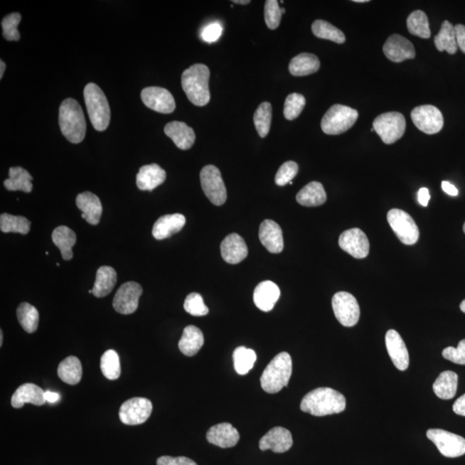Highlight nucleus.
Masks as SVG:
<instances>
[{
  "label": "nucleus",
  "instance_id": "37",
  "mask_svg": "<svg viewBox=\"0 0 465 465\" xmlns=\"http://www.w3.org/2000/svg\"><path fill=\"white\" fill-rule=\"evenodd\" d=\"M434 43L439 52L447 51L450 55H455L458 51L454 26L447 20L443 22L439 34L435 36Z\"/></svg>",
  "mask_w": 465,
  "mask_h": 465
},
{
  "label": "nucleus",
  "instance_id": "26",
  "mask_svg": "<svg viewBox=\"0 0 465 465\" xmlns=\"http://www.w3.org/2000/svg\"><path fill=\"white\" fill-rule=\"evenodd\" d=\"M280 297V289L275 283L272 281H264L261 282L255 289L254 301L257 308L264 312H269L274 308V306Z\"/></svg>",
  "mask_w": 465,
  "mask_h": 465
},
{
  "label": "nucleus",
  "instance_id": "61",
  "mask_svg": "<svg viewBox=\"0 0 465 465\" xmlns=\"http://www.w3.org/2000/svg\"><path fill=\"white\" fill-rule=\"evenodd\" d=\"M3 332L2 330L0 331V346H2L3 345Z\"/></svg>",
  "mask_w": 465,
  "mask_h": 465
},
{
  "label": "nucleus",
  "instance_id": "18",
  "mask_svg": "<svg viewBox=\"0 0 465 465\" xmlns=\"http://www.w3.org/2000/svg\"><path fill=\"white\" fill-rule=\"evenodd\" d=\"M292 444L291 432L287 428L277 427L261 438L259 447L261 451L271 450L275 454H284L292 448Z\"/></svg>",
  "mask_w": 465,
  "mask_h": 465
},
{
  "label": "nucleus",
  "instance_id": "51",
  "mask_svg": "<svg viewBox=\"0 0 465 465\" xmlns=\"http://www.w3.org/2000/svg\"><path fill=\"white\" fill-rule=\"evenodd\" d=\"M223 26L218 22L208 24L203 28L201 36L206 43H215L220 38L223 33Z\"/></svg>",
  "mask_w": 465,
  "mask_h": 465
},
{
  "label": "nucleus",
  "instance_id": "43",
  "mask_svg": "<svg viewBox=\"0 0 465 465\" xmlns=\"http://www.w3.org/2000/svg\"><path fill=\"white\" fill-rule=\"evenodd\" d=\"M100 368L104 376L109 380H117L121 375L119 355L114 350H108L103 354Z\"/></svg>",
  "mask_w": 465,
  "mask_h": 465
},
{
  "label": "nucleus",
  "instance_id": "11",
  "mask_svg": "<svg viewBox=\"0 0 465 465\" xmlns=\"http://www.w3.org/2000/svg\"><path fill=\"white\" fill-rule=\"evenodd\" d=\"M427 436L447 458H459L465 454V439L462 436L442 429H429Z\"/></svg>",
  "mask_w": 465,
  "mask_h": 465
},
{
  "label": "nucleus",
  "instance_id": "49",
  "mask_svg": "<svg viewBox=\"0 0 465 465\" xmlns=\"http://www.w3.org/2000/svg\"><path fill=\"white\" fill-rule=\"evenodd\" d=\"M299 165L294 161L284 162L282 166L279 167V171L276 174L275 183L277 186H287L292 181V179L296 176L299 173Z\"/></svg>",
  "mask_w": 465,
  "mask_h": 465
},
{
  "label": "nucleus",
  "instance_id": "52",
  "mask_svg": "<svg viewBox=\"0 0 465 465\" xmlns=\"http://www.w3.org/2000/svg\"><path fill=\"white\" fill-rule=\"evenodd\" d=\"M157 465H198L194 462L193 460H191L186 456H163L161 458L157 459Z\"/></svg>",
  "mask_w": 465,
  "mask_h": 465
},
{
  "label": "nucleus",
  "instance_id": "40",
  "mask_svg": "<svg viewBox=\"0 0 465 465\" xmlns=\"http://www.w3.org/2000/svg\"><path fill=\"white\" fill-rule=\"evenodd\" d=\"M31 223L21 215L4 213L0 215V230L3 232H18L27 235L31 230Z\"/></svg>",
  "mask_w": 465,
  "mask_h": 465
},
{
  "label": "nucleus",
  "instance_id": "25",
  "mask_svg": "<svg viewBox=\"0 0 465 465\" xmlns=\"http://www.w3.org/2000/svg\"><path fill=\"white\" fill-rule=\"evenodd\" d=\"M164 132L167 137L172 139L174 144L179 149H190L194 144L196 140L194 130L185 122H171L166 125Z\"/></svg>",
  "mask_w": 465,
  "mask_h": 465
},
{
  "label": "nucleus",
  "instance_id": "10",
  "mask_svg": "<svg viewBox=\"0 0 465 465\" xmlns=\"http://www.w3.org/2000/svg\"><path fill=\"white\" fill-rule=\"evenodd\" d=\"M332 306L334 316L344 327H353L358 324L360 316V305L352 294L345 292L334 294Z\"/></svg>",
  "mask_w": 465,
  "mask_h": 465
},
{
  "label": "nucleus",
  "instance_id": "27",
  "mask_svg": "<svg viewBox=\"0 0 465 465\" xmlns=\"http://www.w3.org/2000/svg\"><path fill=\"white\" fill-rule=\"evenodd\" d=\"M185 215L182 214L166 215L155 222L152 234L156 240H164L177 234L186 224Z\"/></svg>",
  "mask_w": 465,
  "mask_h": 465
},
{
  "label": "nucleus",
  "instance_id": "30",
  "mask_svg": "<svg viewBox=\"0 0 465 465\" xmlns=\"http://www.w3.org/2000/svg\"><path fill=\"white\" fill-rule=\"evenodd\" d=\"M296 201L305 207L321 206L327 201V194L321 183L313 181L297 193Z\"/></svg>",
  "mask_w": 465,
  "mask_h": 465
},
{
  "label": "nucleus",
  "instance_id": "62",
  "mask_svg": "<svg viewBox=\"0 0 465 465\" xmlns=\"http://www.w3.org/2000/svg\"><path fill=\"white\" fill-rule=\"evenodd\" d=\"M353 2H356V3H366V2H369V1H368V0H354Z\"/></svg>",
  "mask_w": 465,
  "mask_h": 465
},
{
  "label": "nucleus",
  "instance_id": "48",
  "mask_svg": "<svg viewBox=\"0 0 465 465\" xmlns=\"http://www.w3.org/2000/svg\"><path fill=\"white\" fill-rule=\"evenodd\" d=\"M282 14L279 1H277V0H267L266 1V5H264V20H266L269 28L275 30L279 26Z\"/></svg>",
  "mask_w": 465,
  "mask_h": 465
},
{
  "label": "nucleus",
  "instance_id": "1",
  "mask_svg": "<svg viewBox=\"0 0 465 465\" xmlns=\"http://www.w3.org/2000/svg\"><path fill=\"white\" fill-rule=\"evenodd\" d=\"M343 395L331 388H317L301 400L300 409L314 416L340 414L346 410Z\"/></svg>",
  "mask_w": 465,
  "mask_h": 465
},
{
  "label": "nucleus",
  "instance_id": "5",
  "mask_svg": "<svg viewBox=\"0 0 465 465\" xmlns=\"http://www.w3.org/2000/svg\"><path fill=\"white\" fill-rule=\"evenodd\" d=\"M84 97L90 120L97 132H104L111 121V109L107 97L100 87L89 83L84 89Z\"/></svg>",
  "mask_w": 465,
  "mask_h": 465
},
{
  "label": "nucleus",
  "instance_id": "24",
  "mask_svg": "<svg viewBox=\"0 0 465 465\" xmlns=\"http://www.w3.org/2000/svg\"><path fill=\"white\" fill-rule=\"evenodd\" d=\"M76 205L82 211L81 218L91 225L99 224L103 208H102L100 199L97 198V196L90 191H85L77 196Z\"/></svg>",
  "mask_w": 465,
  "mask_h": 465
},
{
  "label": "nucleus",
  "instance_id": "47",
  "mask_svg": "<svg viewBox=\"0 0 465 465\" xmlns=\"http://www.w3.org/2000/svg\"><path fill=\"white\" fill-rule=\"evenodd\" d=\"M21 15L18 12H14V14L7 15L2 20L3 36L7 41H18L20 39L18 26L21 22Z\"/></svg>",
  "mask_w": 465,
  "mask_h": 465
},
{
  "label": "nucleus",
  "instance_id": "53",
  "mask_svg": "<svg viewBox=\"0 0 465 465\" xmlns=\"http://www.w3.org/2000/svg\"><path fill=\"white\" fill-rule=\"evenodd\" d=\"M456 32V43L460 50L465 54V26L464 24H456L454 26Z\"/></svg>",
  "mask_w": 465,
  "mask_h": 465
},
{
  "label": "nucleus",
  "instance_id": "4",
  "mask_svg": "<svg viewBox=\"0 0 465 465\" xmlns=\"http://www.w3.org/2000/svg\"><path fill=\"white\" fill-rule=\"evenodd\" d=\"M292 374V360L288 353L277 354L269 363L260 378L262 389L269 394L279 392L288 385Z\"/></svg>",
  "mask_w": 465,
  "mask_h": 465
},
{
  "label": "nucleus",
  "instance_id": "36",
  "mask_svg": "<svg viewBox=\"0 0 465 465\" xmlns=\"http://www.w3.org/2000/svg\"><path fill=\"white\" fill-rule=\"evenodd\" d=\"M57 374L68 385H76L82 378L81 362L75 356H69L60 363Z\"/></svg>",
  "mask_w": 465,
  "mask_h": 465
},
{
  "label": "nucleus",
  "instance_id": "56",
  "mask_svg": "<svg viewBox=\"0 0 465 465\" xmlns=\"http://www.w3.org/2000/svg\"><path fill=\"white\" fill-rule=\"evenodd\" d=\"M442 189L448 195L451 196V197H456L459 195V190L456 189V187L454 185H451V183L447 181H443L442 183Z\"/></svg>",
  "mask_w": 465,
  "mask_h": 465
},
{
  "label": "nucleus",
  "instance_id": "17",
  "mask_svg": "<svg viewBox=\"0 0 465 465\" xmlns=\"http://www.w3.org/2000/svg\"><path fill=\"white\" fill-rule=\"evenodd\" d=\"M387 58L393 63H402L406 60L414 59L415 50L413 43L401 35L390 36L383 48Z\"/></svg>",
  "mask_w": 465,
  "mask_h": 465
},
{
  "label": "nucleus",
  "instance_id": "46",
  "mask_svg": "<svg viewBox=\"0 0 465 465\" xmlns=\"http://www.w3.org/2000/svg\"><path fill=\"white\" fill-rule=\"evenodd\" d=\"M183 309L193 316H205L209 313V308L203 301V297L198 293H191L187 296Z\"/></svg>",
  "mask_w": 465,
  "mask_h": 465
},
{
  "label": "nucleus",
  "instance_id": "34",
  "mask_svg": "<svg viewBox=\"0 0 465 465\" xmlns=\"http://www.w3.org/2000/svg\"><path fill=\"white\" fill-rule=\"evenodd\" d=\"M32 179L30 173L21 166L11 167L9 170V178L6 179L4 186L8 191H21L26 193H30L33 189Z\"/></svg>",
  "mask_w": 465,
  "mask_h": 465
},
{
  "label": "nucleus",
  "instance_id": "55",
  "mask_svg": "<svg viewBox=\"0 0 465 465\" xmlns=\"http://www.w3.org/2000/svg\"><path fill=\"white\" fill-rule=\"evenodd\" d=\"M431 196L427 188H422L418 191V201L424 207L428 205Z\"/></svg>",
  "mask_w": 465,
  "mask_h": 465
},
{
  "label": "nucleus",
  "instance_id": "12",
  "mask_svg": "<svg viewBox=\"0 0 465 465\" xmlns=\"http://www.w3.org/2000/svg\"><path fill=\"white\" fill-rule=\"evenodd\" d=\"M152 411L153 405L150 400L134 397L122 403L119 410V418L125 425H140L149 419Z\"/></svg>",
  "mask_w": 465,
  "mask_h": 465
},
{
  "label": "nucleus",
  "instance_id": "16",
  "mask_svg": "<svg viewBox=\"0 0 465 465\" xmlns=\"http://www.w3.org/2000/svg\"><path fill=\"white\" fill-rule=\"evenodd\" d=\"M141 100L153 111L169 114L176 108L174 97L169 90L158 87H146L141 93Z\"/></svg>",
  "mask_w": 465,
  "mask_h": 465
},
{
  "label": "nucleus",
  "instance_id": "3",
  "mask_svg": "<svg viewBox=\"0 0 465 465\" xmlns=\"http://www.w3.org/2000/svg\"><path fill=\"white\" fill-rule=\"evenodd\" d=\"M59 124L63 136L72 144H80L87 132L82 108L75 100H65L60 106Z\"/></svg>",
  "mask_w": 465,
  "mask_h": 465
},
{
  "label": "nucleus",
  "instance_id": "29",
  "mask_svg": "<svg viewBox=\"0 0 465 465\" xmlns=\"http://www.w3.org/2000/svg\"><path fill=\"white\" fill-rule=\"evenodd\" d=\"M205 344V337L198 328L191 325L183 329L182 337L178 342V348L186 356L193 357L199 352Z\"/></svg>",
  "mask_w": 465,
  "mask_h": 465
},
{
  "label": "nucleus",
  "instance_id": "50",
  "mask_svg": "<svg viewBox=\"0 0 465 465\" xmlns=\"http://www.w3.org/2000/svg\"><path fill=\"white\" fill-rule=\"evenodd\" d=\"M442 356L455 364L465 365V338L459 342L456 348L452 346L444 348Z\"/></svg>",
  "mask_w": 465,
  "mask_h": 465
},
{
  "label": "nucleus",
  "instance_id": "39",
  "mask_svg": "<svg viewBox=\"0 0 465 465\" xmlns=\"http://www.w3.org/2000/svg\"><path fill=\"white\" fill-rule=\"evenodd\" d=\"M17 316L20 325L28 333L36 331L39 324V313L33 305L22 303L17 309Z\"/></svg>",
  "mask_w": 465,
  "mask_h": 465
},
{
  "label": "nucleus",
  "instance_id": "64",
  "mask_svg": "<svg viewBox=\"0 0 465 465\" xmlns=\"http://www.w3.org/2000/svg\"><path fill=\"white\" fill-rule=\"evenodd\" d=\"M464 234H465V223L464 224Z\"/></svg>",
  "mask_w": 465,
  "mask_h": 465
},
{
  "label": "nucleus",
  "instance_id": "44",
  "mask_svg": "<svg viewBox=\"0 0 465 465\" xmlns=\"http://www.w3.org/2000/svg\"><path fill=\"white\" fill-rule=\"evenodd\" d=\"M272 118V107L268 102L260 105L254 116L255 128L260 137L264 138L270 132Z\"/></svg>",
  "mask_w": 465,
  "mask_h": 465
},
{
  "label": "nucleus",
  "instance_id": "15",
  "mask_svg": "<svg viewBox=\"0 0 465 465\" xmlns=\"http://www.w3.org/2000/svg\"><path fill=\"white\" fill-rule=\"evenodd\" d=\"M338 245L342 250L355 259H364L369 255V240L365 232L358 228L342 232L338 239Z\"/></svg>",
  "mask_w": 465,
  "mask_h": 465
},
{
  "label": "nucleus",
  "instance_id": "38",
  "mask_svg": "<svg viewBox=\"0 0 465 465\" xmlns=\"http://www.w3.org/2000/svg\"><path fill=\"white\" fill-rule=\"evenodd\" d=\"M407 27L410 33L419 38L428 39L431 36L429 22L425 12L415 11L407 19Z\"/></svg>",
  "mask_w": 465,
  "mask_h": 465
},
{
  "label": "nucleus",
  "instance_id": "57",
  "mask_svg": "<svg viewBox=\"0 0 465 465\" xmlns=\"http://www.w3.org/2000/svg\"><path fill=\"white\" fill-rule=\"evenodd\" d=\"M60 395L56 392H51V391L48 390L45 392V399L46 401L50 403H55L59 401Z\"/></svg>",
  "mask_w": 465,
  "mask_h": 465
},
{
  "label": "nucleus",
  "instance_id": "7",
  "mask_svg": "<svg viewBox=\"0 0 465 465\" xmlns=\"http://www.w3.org/2000/svg\"><path fill=\"white\" fill-rule=\"evenodd\" d=\"M373 129L385 144H393L405 133V117L400 112L383 113L374 120Z\"/></svg>",
  "mask_w": 465,
  "mask_h": 465
},
{
  "label": "nucleus",
  "instance_id": "59",
  "mask_svg": "<svg viewBox=\"0 0 465 465\" xmlns=\"http://www.w3.org/2000/svg\"><path fill=\"white\" fill-rule=\"evenodd\" d=\"M232 3L240 4V5H248V4H250L251 1L250 0H234Z\"/></svg>",
  "mask_w": 465,
  "mask_h": 465
},
{
  "label": "nucleus",
  "instance_id": "42",
  "mask_svg": "<svg viewBox=\"0 0 465 465\" xmlns=\"http://www.w3.org/2000/svg\"><path fill=\"white\" fill-rule=\"evenodd\" d=\"M232 360L236 373L246 375L254 367L257 356L254 350L240 346L232 353Z\"/></svg>",
  "mask_w": 465,
  "mask_h": 465
},
{
  "label": "nucleus",
  "instance_id": "8",
  "mask_svg": "<svg viewBox=\"0 0 465 465\" xmlns=\"http://www.w3.org/2000/svg\"><path fill=\"white\" fill-rule=\"evenodd\" d=\"M202 189L208 199L215 206H221L227 200V190L218 167L208 165L200 173Z\"/></svg>",
  "mask_w": 465,
  "mask_h": 465
},
{
  "label": "nucleus",
  "instance_id": "45",
  "mask_svg": "<svg viewBox=\"0 0 465 465\" xmlns=\"http://www.w3.org/2000/svg\"><path fill=\"white\" fill-rule=\"evenodd\" d=\"M306 105L305 97L299 93H292L284 102V115L289 121L300 116Z\"/></svg>",
  "mask_w": 465,
  "mask_h": 465
},
{
  "label": "nucleus",
  "instance_id": "19",
  "mask_svg": "<svg viewBox=\"0 0 465 465\" xmlns=\"http://www.w3.org/2000/svg\"><path fill=\"white\" fill-rule=\"evenodd\" d=\"M385 343L395 366L400 370H406L410 365V355L399 333L394 329L389 330L386 333Z\"/></svg>",
  "mask_w": 465,
  "mask_h": 465
},
{
  "label": "nucleus",
  "instance_id": "22",
  "mask_svg": "<svg viewBox=\"0 0 465 465\" xmlns=\"http://www.w3.org/2000/svg\"><path fill=\"white\" fill-rule=\"evenodd\" d=\"M206 438L209 443L221 448L234 447L240 439L239 432L230 423H221L211 427Z\"/></svg>",
  "mask_w": 465,
  "mask_h": 465
},
{
  "label": "nucleus",
  "instance_id": "23",
  "mask_svg": "<svg viewBox=\"0 0 465 465\" xmlns=\"http://www.w3.org/2000/svg\"><path fill=\"white\" fill-rule=\"evenodd\" d=\"M46 402L45 391L34 383H23L18 388L11 397V405L15 409H21L26 403L42 406Z\"/></svg>",
  "mask_w": 465,
  "mask_h": 465
},
{
  "label": "nucleus",
  "instance_id": "9",
  "mask_svg": "<svg viewBox=\"0 0 465 465\" xmlns=\"http://www.w3.org/2000/svg\"><path fill=\"white\" fill-rule=\"evenodd\" d=\"M388 223L392 228L397 238L405 245H415L418 242L419 232L414 219L407 212L392 209L388 212Z\"/></svg>",
  "mask_w": 465,
  "mask_h": 465
},
{
  "label": "nucleus",
  "instance_id": "63",
  "mask_svg": "<svg viewBox=\"0 0 465 465\" xmlns=\"http://www.w3.org/2000/svg\"><path fill=\"white\" fill-rule=\"evenodd\" d=\"M281 11H282V14H285L284 8H281Z\"/></svg>",
  "mask_w": 465,
  "mask_h": 465
},
{
  "label": "nucleus",
  "instance_id": "6",
  "mask_svg": "<svg viewBox=\"0 0 465 465\" xmlns=\"http://www.w3.org/2000/svg\"><path fill=\"white\" fill-rule=\"evenodd\" d=\"M356 109L342 105H334L322 117V132L331 136H336L348 132L358 120Z\"/></svg>",
  "mask_w": 465,
  "mask_h": 465
},
{
  "label": "nucleus",
  "instance_id": "58",
  "mask_svg": "<svg viewBox=\"0 0 465 465\" xmlns=\"http://www.w3.org/2000/svg\"><path fill=\"white\" fill-rule=\"evenodd\" d=\"M6 70V63L3 60H0V79H2L4 73Z\"/></svg>",
  "mask_w": 465,
  "mask_h": 465
},
{
  "label": "nucleus",
  "instance_id": "14",
  "mask_svg": "<svg viewBox=\"0 0 465 465\" xmlns=\"http://www.w3.org/2000/svg\"><path fill=\"white\" fill-rule=\"evenodd\" d=\"M141 294V285L134 281L122 284L114 296V309L122 315H130L136 312Z\"/></svg>",
  "mask_w": 465,
  "mask_h": 465
},
{
  "label": "nucleus",
  "instance_id": "31",
  "mask_svg": "<svg viewBox=\"0 0 465 465\" xmlns=\"http://www.w3.org/2000/svg\"><path fill=\"white\" fill-rule=\"evenodd\" d=\"M321 63L318 57L309 53H303L294 57L289 63V70L294 76H307L319 70Z\"/></svg>",
  "mask_w": 465,
  "mask_h": 465
},
{
  "label": "nucleus",
  "instance_id": "54",
  "mask_svg": "<svg viewBox=\"0 0 465 465\" xmlns=\"http://www.w3.org/2000/svg\"><path fill=\"white\" fill-rule=\"evenodd\" d=\"M452 410H454L455 414L465 416V394L456 400Z\"/></svg>",
  "mask_w": 465,
  "mask_h": 465
},
{
  "label": "nucleus",
  "instance_id": "13",
  "mask_svg": "<svg viewBox=\"0 0 465 465\" xmlns=\"http://www.w3.org/2000/svg\"><path fill=\"white\" fill-rule=\"evenodd\" d=\"M411 118L416 127L425 134H437L443 129L442 113L434 105H426L415 107L411 112Z\"/></svg>",
  "mask_w": 465,
  "mask_h": 465
},
{
  "label": "nucleus",
  "instance_id": "21",
  "mask_svg": "<svg viewBox=\"0 0 465 465\" xmlns=\"http://www.w3.org/2000/svg\"><path fill=\"white\" fill-rule=\"evenodd\" d=\"M223 259L228 264H235L247 258L248 250L246 242L238 234L228 235L221 244Z\"/></svg>",
  "mask_w": 465,
  "mask_h": 465
},
{
  "label": "nucleus",
  "instance_id": "41",
  "mask_svg": "<svg viewBox=\"0 0 465 465\" xmlns=\"http://www.w3.org/2000/svg\"><path fill=\"white\" fill-rule=\"evenodd\" d=\"M313 34L318 38L332 41L338 44L346 42V36L341 30L333 26V24L324 21V20H316L312 24Z\"/></svg>",
  "mask_w": 465,
  "mask_h": 465
},
{
  "label": "nucleus",
  "instance_id": "32",
  "mask_svg": "<svg viewBox=\"0 0 465 465\" xmlns=\"http://www.w3.org/2000/svg\"><path fill=\"white\" fill-rule=\"evenodd\" d=\"M459 377L454 371L446 370L440 373L432 385L434 393L440 399L451 400L458 389Z\"/></svg>",
  "mask_w": 465,
  "mask_h": 465
},
{
  "label": "nucleus",
  "instance_id": "60",
  "mask_svg": "<svg viewBox=\"0 0 465 465\" xmlns=\"http://www.w3.org/2000/svg\"><path fill=\"white\" fill-rule=\"evenodd\" d=\"M460 309L462 310V312L465 314V300H464L462 303H461Z\"/></svg>",
  "mask_w": 465,
  "mask_h": 465
},
{
  "label": "nucleus",
  "instance_id": "20",
  "mask_svg": "<svg viewBox=\"0 0 465 465\" xmlns=\"http://www.w3.org/2000/svg\"><path fill=\"white\" fill-rule=\"evenodd\" d=\"M259 237L261 243L272 254H279L284 250L282 230L272 220H264L260 224Z\"/></svg>",
  "mask_w": 465,
  "mask_h": 465
},
{
  "label": "nucleus",
  "instance_id": "2",
  "mask_svg": "<svg viewBox=\"0 0 465 465\" xmlns=\"http://www.w3.org/2000/svg\"><path fill=\"white\" fill-rule=\"evenodd\" d=\"M210 69L203 64H195L183 71L181 83L188 100L195 105L205 106L210 100Z\"/></svg>",
  "mask_w": 465,
  "mask_h": 465
},
{
  "label": "nucleus",
  "instance_id": "28",
  "mask_svg": "<svg viewBox=\"0 0 465 465\" xmlns=\"http://www.w3.org/2000/svg\"><path fill=\"white\" fill-rule=\"evenodd\" d=\"M166 178L164 169L157 164L141 166L137 175V186L141 191H152L162 185Z\"/></svg>",
  "mask_w": 465,
  "mask_h": 465
},
{
  "label": "nucleus",
  "instance_id": "33",
  "mask_svg": "<svg viewBox=\"0 0 465 465\" xmlns=\"http://www.w3.org/2000/svg\"><path fill=\"white\" fill-rule=\"evenodd\" d=\"M117 275L115 269L104 266L100 267L97 272L95 287L92 294L96 297H105L112 292L117 284Z\"/></svg>",
  "mask_w": 465,
  "mask_h": 465
},
{
  "label": "nucleus",
  "instance_id": "35",
  "mask_svg": "<svg viewBox=\"0 0 465 465\" xmlns=\"http://www.w3.org/2000/svg\"><path fill=\"white\" fill-rule=\"evenodd\" d=\"M52 240L59 248L65 260L73 259V247L76 243V235L71 228L66 226L56 228L52 234Z\"/></svg>",
  "mask_w": 465,
  "mask_h": 465
}]
</instances>
